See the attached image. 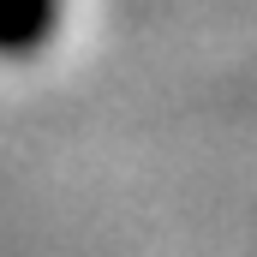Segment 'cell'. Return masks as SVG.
<instances>
[{"label": "cell", "mask_w": 257, "mask_h": 257, "mask_svg": "<svg viewBox=\"0 0 257 257\" xmlns=\"http://www.w3.org/2000/svg\"><path fill=\"white\" fill-rule=\"evenodd\" d=\"M66 0H0V60H30L54 42Z\"/></svg>", "instance_id": "1"}]
</instances>
